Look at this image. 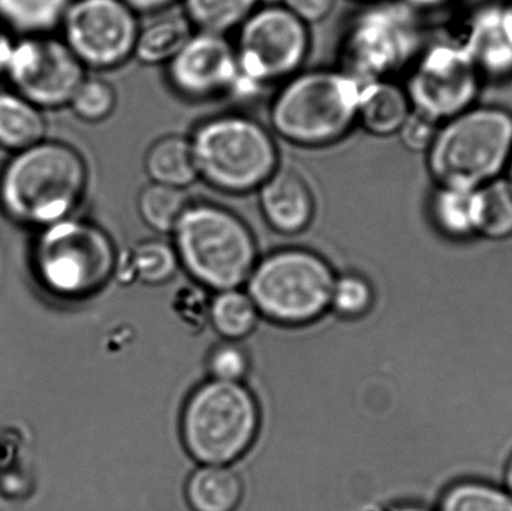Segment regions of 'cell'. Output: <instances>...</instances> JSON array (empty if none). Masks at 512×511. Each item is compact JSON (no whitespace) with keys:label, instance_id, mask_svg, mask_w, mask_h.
Here are the masks:
<instances>
[{"label":"cell","instance_id":"cell-1","mask_svg":"<svg viewBox=\"0 0 512 511\" xmlns=\"http://www.w3.org/2000/svg\"><path fill=\"white\" fill-rule=\"evenodd\" d=\"M89 183L86 159L75 147L42 140L18 150L0 171V207L33 227H48L69 218Z\"/></svg>","mask_w":512,"mask_h":511},{"label":"cell","instance_id":"cell-2","mask_svg":"<svg viewBox=\"0 0 512 511\" xmlns=\"http://www.w3.org/2000/svg\"><path fill=\"white\" fill-rule=\"evenodd\" d=\"M363 84L337 66L301 69L277 87L268 107L270 131L303 149L340 143L358 126Z\"/></svg>","mask_w":512,"mask_h":511},{"label":"cell","instance_id":"cell-3","mask_svg":"<svg viewBox=\"0 0 512 511\" xmlns=\"http://www.w3.org/2000/svg\"><path fill=\"white\" fill-rule=\"evenodd\" d=\"M511 153L512 111L475 104L439 125L424 156L436 186L474 191L504 177Z\"/></svg>","mask_w":512,"mask_h":511},{"label":"cell","instance_id":"cell-4","mask_svg":"<svg viewBox=\"0 0 512 511\" xmlns=\"http://www.w3.org/2000/svg\"><path fill=\"white\" fill-rule=\"evenodd\" d=\"M189 140L198 179L225 194L258 191L280 167L273 132L246 114L207 117L195 126Z\"/></svg>","mask_w":512,"mask_h":511},{"label":"cell","instance_id":"cell-5","mask_svg":"<svg viewBox=\"0 0 512 511\" xmlns=\"http://www.w3.org/2000/svg\"><path fill=\"white\" fill-rule=\"evenodd\" d=\"M423 15L403 0L364 3L340 39L337 68L361 83L396 80L429 42Z\"/></svg>","mask_w":512,"mask_h":511},{"label":"cell","instance_id":"cell-6","mask_svg":"<svg viewBox=\"0 0 512 511\" xmlns=\"http://www.w3.org/2000/svg\"><path fill=\"white\" fill-rule=\"evenodd\" d=\"M171 234L180 264L198 284L222 291L248 282L256 264L255 237L233 210L191 203Z\"/></svg>","mask_w":512,"mask_h":511},{"label":"cell","instance_id":"cell-7","mask_svg":"<svg viewBox=\"0 0 512 511\" xmlns=\"http://www.w3.org/2000/svg\"><path fill=\"white\" fill-rule=\"evenodd\" d=\"M261 410L243 383L210 380L189 396L183 408V444L201 465H231L254 446Z\"/></svg>","mask_w":512,"mask_h":511},{"label":"cell","instance_id":"cell-8","mask_svg":"<svg viewBox=\"0 0 512 511\" xmlns=\"http://www.w3.org/2000/svg\"><path fill=\"white\" fill-rule=\"evenodd\" d=\"M334 279L321 255L289 248L256 261L246 284L259 315L282 326H304L330 309Z\"/></svg>","mask_w":512,"mask_h":511},{"label":"cell","instance_id":"cell-9","mask_svg":"<svg viewBox=\"0 0 512 511\" xmlns=\"http://www.w3.org/2000/svg\"><path fill=\"white\" fill-rule=\"evenodd\" d=\"M33 267L48 293L62 299H81L95 293L110 278L113 243L90 222L62 219L39 234Z\"/></svg>","mask_w":512,"mask_h":511},{"label":"cell","instance_id":"cell-10","mask_svg":"<svg viewBox=\"0 0 512 511\" xmlns=\"http://www.w3.org/2000/svg\"><path fill=\"white\" fill-rule=\"evenodd\" d=\"M236 32L239 93L279 87L298 74L309 57V26L280 3L259 5Z\"/></svg>","mask_w":512,"mask_h":511},{"label":"cell","instance_id":"cell-11","mask_svg":"<svg viewBox=\"0 0 512 511\" xmlns=\"http://www.w3.org/2000/svg\"><path fill=\"white\" fill-rule=\"evenodd\" d=\"M412 108L442 123L478 104L483 77L457 39L427 42L406 72Z\"/></svg>","mask_w":512,"mask_h":511},{"label":"cell","instance_id":"cell-12","mask_svg":"<svg viewBox=\"0 0 512 511\" xmlns=\"http://www.w3.org/2000/svg\"><path fill=\"white\" fill-rule=\"evenodd\" d=\"M138 14L125 0H72L63 17V42L84 68L110 71L134 59Z\"/></svg>","mask_w":512,"mask_h":511},{"label":"cell","instance_id":"cell-13","mask_svg":"<svg viewBox=\"0 0 512 511\" xmlns=\"http://www.w3.org/2000/svg\"><path fill=\"white\" fill-rule=\"evenodd\" d=\"M5 75L15 92L41 110L69 105L87 77L83 63L63 39L48 35L15 41Z\"/></svg>","mask_w":512,"mask_h":511},{"label":"cell","instance_id":"cell-14","mask_svg":"<svg viewBox=\"0 0 512 511\" xmlns=\"http://www.w3.org/2000/svg\"><path fill=\"white\" fill-rule=\"evenodd\" d=\"M165 78L171 92L186 102L237 95L240 74L233 41L228 35L195 30L185 47L165 65Z\"/></svg>","mask_w":512,"mask_h":511},{"label":"cell","instance_id":"cell-15","mask_svg":"<svg viewBox=\"0 0 512 511\" xmlns=\"http://www.w3.org/2000/svg\"><path fill=\"white\" fill-rule=\"evenodd\" d=\"M486 81L512 78V18L505 2L484 3L471 12L457 38Z\"/></svg>","mask_w":512,"mask_h":511},{"label":"cell","instance_id":"cell-16","mask_svg":"<svg viewBox=\"0 0 512 511\" xmlns=\"http://www.w3.org/2000/svg\"><path fill=\"white\" fill-rule=\"evenodd\" d=\"M256 192L265 222L277 233L294 236L312 224L315 194L306 177L295 168L280 165Z\"/></svg>","mask_w":512,"mask_h":511},{"label":"cell","instance_id":"cell-17","mask_svg":"<svg viewBox=\"0 0 512 511\" xmlns=\"http://www.w3.org/2000/svg\"><path fill=\"white\" fill-rule=\"evenodd\" d=\"M405 86L396 80H378L363 84L358 105V126L373 137H393L411 114Z\"/></svg>","mask_w":512,"mask_h":511},{"label":"cell","instance_id":"cell-18","mask_svg":"<svg viewBox=\"0 0 512 511\" xmlns=\"http://www.w3.org/2000/svg\"><path fill=\"white\" fill-rule=\"evenodd\" d=\"M195 27L182 9L170 8L153 14L138 30L134 59L141 65H167L192 38Z\"/></svg>","mask_w":512,"mask_h":511},{"label":"cell","instance_id":"cell-19","mask_svg":"<svg viewBox=\"0 0 512 511\" xmlns=\"http://www.w3.org/2000/svg\"><path fill=\"white\" fill-rule=\"evenodd\" d=\"M427 212L433 228L451 242H469L478 237L477 189L436 186Z\"/></svg>","mask_w":512,"mask_h":511},{"label":"cell","instance_id":"cell-20","mask_svg":"<svg viewBox=\"0 0 512 511\" xmlns=\"http://www.w3.org/2000/svg\"><path fill=\"white\" fill-rule=\"evenodd\" d=\"M245 497V483L231 465H201L186 483L192 511H236Z\"/></svg>","mask_w":512,"mask_h":511},{"label":"cell","instance_id":"cell-21","mask_svg":"<svg viewBox=\"0 0 512 511\" xmlns=\"http://www.w3.org/2000/svg\"><path fill=\"white\" fill-rule=\"evenodd\" d=\"M143 167L150 182L159 185L186 189L198 180L191 140L186 135L156 138L144 153Z\"/></svg>","mask_w":512,"mask_h":511},{"label":"cell","instance_id":"cell-22","mask_svg":"<svg viewBox=\"0 0 512 511\" xmlns=\"http://www.w3.org/2000/svg\"><path fill=\"white\" fill-rule=\"evenodd\" d=\"M45 132L41 108L15 90H0V147L18 152L44 140Z\"/></svg>","mask_w":512,"mask_h":511},{"label":"cell","instance_id":"cell-23","mask_svg":"<svg viewBox=\"0 0 512 511\" xmlns=\"http://www.w3.org/2000/svg\"><path fill=\"white\" fill-rule=\"evenodd\" d=\"M210 324L224 341L240 342L254 332L259 315L248 291L240 288L216 291L207 309Z\"/></svg>","mask_w":512,"mask_h":511},{"label":"cell","instance_id":"cell-24","mask_svg":"<svg viewBox=\"0 0 512 511\" xmlns=\"http://www.w3.org/2000/svg\"><path fill=\"white\" fill-rule=\"evenodd\" d=\"M72 0H0V23L24 36L48 35L60 27Z\"/></svg>","mask_w":512,"mask_h":511},{"label":"cell","instance_id":"cell-25","mask_svg":"<svg viewBox=\"0 0 512 511\" xmlns=\"http://www.w3.org/2000/svg\"><path fill=\"white\" fill-rule=\"evenodd\" d=\"M259 5L261 0H182V11L195 30L230 35Z\"/></svg>","mask_w":512,"mask_h":511},{"label":"cell","instance_id":"cell-26","mask_svg":"<svg viewBox=\"0 0 512 511\" xmlns=\"http://www.w3.org/2000/svg\"><path fill=\"white\" fill-rule=\"evenodd\" d=\"M191 200L185 189L150 182L141 189L137 209L147 227L162 234L173 233Z\"/></svg>","mask_w":512,"mask_h":511},{"label":"cell","instance_id":"cell-27","mask_svg":"<svg viewBox=\"0 0 512 511\" xmlns=\"http://www.w3.org/2000/svg\"><path fill=\"white\" fill-rule=\"evenodd\" d=\"M478 237L502 242L512 237V188L504 177L477 189Z\"/></svg>","mask_w":512,"mask_h":511},{"label":"cell","instance_id":"cell-28","mask_svg":"<svg viewBox=\"0 0 512 511\" xmlns=\"http://www.w3.org/2000/svg\"><path fill=\"white\" fill-rule=\"evenodd\" d=\"M436 511H512V495L483 480H460L442 494Z\"/></svg>","mask_w":512,"mask_h":511},{"label":"cell","instance_id":"cell-29","mask_svg":"<svg viewBox=\"0 0 512 511\" xmlns=\"http://www.w3.org/2000/svg\"><path fill=\"white\" fill-rule=\"evenodd\" d=\"M180 261L174 245L164 240L149 239L135 245L131 254L132 273L147 285H162L173 279Z\"/></svg>","mask_w":512,"mask_h":511},{"label":"cell","instance_id":"cell-30","mask_svg":"<svg viewBox=\"0 0 512 511\" xmlns=\"http://www.w3.org/2000/svg\"><path fill=\"white\" fill-rule=\"evenodd\" d=\"M69 107L83 122H105L117 108L116 87L104 78L86 77L75 90Z\"/></svg>","mask_w":512,"mask_h":511},{"label":"cell","instance_id":"cell-31","mask_svg":"<svg viewBox=\"0 0 512 511\" xmlns=\"http://www.w3.org/2000/svg\"><path fill=\"white\" fill-rule=\"evenodd\" d=\"M375 303V290L369 279L358 273H343L334 279L330 308L340 317L360 318L366 315Z\"/></svg>","mask_w":512,"mask_h":511},{"label":"cell","instance_id":"cell-32","mask_svg":"<svg viewBox=\"0 0 512 511\" xmlns=\"http://www.w3.org/2000/svg\"><path fill=\"white\" fill-rule=\"evenodd\" d=\"M207 369L212 380L242 383L251 369V356L240 342L224 341L209 354Z\"/></svg>","mask_w":512,"mask_h":511},{"label":"cell","instance_id":"cell-33","mask_svg":"<svg viewBox=\"0 0 512 511\" xmlns=\"http://www.w3.org/2000/svg\"><path fill=\"white\" fill-rule=\"evenodd\" d=\"M439 125L441 123L436 122L432 117L412 108L411 114L406 117L405 122L400 126L397 137H399L400 144L408 152L426 155L432 147L433 141H435Z\"/></svg>","mask_w":512,"mask_h":511},{"label":"cell","instance_id":"cell-34","mask_svg":"<svg viewBox=\"0 0 512 511\" xmlns=\"http://www.w3.org/2000/svg\"><path fill=\"white\" fill-rule=\"evenodd\" d=\"M336 2L337 0H280V5L285 6L307 26H312L330 17Z\"/></svg>","mask_w":512,"mask_h":511},{"label":"cell","instance_id":"cell-35","mask_svg":"<svg viewBox=\"0 0 512 511\" xmlns=\"http://www.w3.org/2000/svg\"><path fill=\"white\" fill-rule=\"evenodd\" d=\"M138 15L140 14H158L165 9L173 8L177 0H125Z\"/></svg>","mask_w":512,"mask_h":511},{"label":"cell","instance_id":"cell-36","mask_svg":"<svg viewBox=\"0 0 512 511\" xmlns=\"http://www.w3.org/2000/svg\"><path fill=\"white\" fill-rule=\"evenodd\" d=\"M14 42L9 30L0 23V75H5L6 66H8V60L9 56H11Z\"/></svg>","mask_w":512,"mask_h":511},{"label":"cell","instance_id":"cell-37","mask_svg":"<svg viewBox=\"0 0 512 511\" xmlns=\"http://www.w3.org/2000/svg\"><path fill=\"white\" fill-rule=\"evenodd\" d=\"M403 2L408 3L409 6L417 9L421 14H426V12L447 8V6L453 5L457 0H403Z\"/></svg>","mask_w":512,"mask_h":511},{"label":"cell","instance_id":"cell-38","mask_svg":"<svg viewBox=\"0 0 512 511\" xmlns=\"http://www.w3.org/2000/svg\"><path fill=\"white\" fill-rule=\"evenodd\" d=\"M385 511H432L427 509V507L420 506V504H412V503H405V504H397V506L388 507Z\"/></svg>","mask_w":512,"mask_h":511},{"label":"cell","instance_id":"cell-39","mask_svg":"<svg viewBox=\"0 0 512 511\" xmlns=\"http://www.w3.org/2000/svg\"><path fill=\"white\" fill-rule=\"evenodd\" d=\"M505 489L512 495V456L505 468Z\"/></svg>","mask_w":512,"mask_h":511},{"label":"cell","instance_id":"cell-40","mask_svg":"<svg viewBox=\"0 0 512 511\" xmlns=\"http://www.w3.org/2000/svg\"><path fill=\"white\" fill-rule=\"evenodd\" d=\"M504 179L507 180L508 185L512 188V153L510 161H508L507 170H505Z\"/></svg>","mask_w":512,"mask_h":511},{"label":"cell","instance_id":"cell-41","mask_svg":"<svg viewBox=\"0 0 512 511\" xmlns=\"http://www.w3.org/2000/svg\"><path fill=\"white\" fill-rule=\"evenodd\" d=\"M505 5H507L508 11H510V15L512 18V0H504Z\"/></svg>","mask_w":512,"mask_h":511},{"label":"cell","instance_id":"cell-42","mask_svg":"<svg viewBox=\"0 0 512 511\" xmlns=\"http://www.w3.org/2000/svg\"><path fill=\"white\" fill-rule=\"evenodd\" d=\"M354 2L369 3V2H375V0H354Z\"/></svg>","mask_w":512,"mask_h":511}]
</instances>
